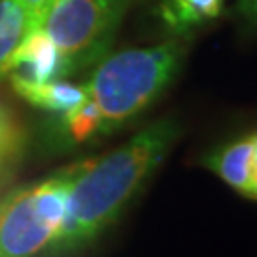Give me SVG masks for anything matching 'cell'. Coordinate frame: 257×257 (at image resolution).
I'll return each mask as SVG.
<instances>
[{
	"label": "cell",
	"instance_id": "1",
	"mask_svg": "<svg viewBox=\"0 0 257 257\" xmlns=\"http://www.w3.org/2000/svg\"><path fill=\"white\" fill-rule=\"evenodd\" d=\"M181 136V124L166 116L99 158H86L76 177L61 234L50 248L57 255L88 248L110 229L141 193Z\"/></svg>",
	"mask_w": 257,
	"mask_h": 257
},
{
	"label": "cell",
	"instance_id": "3",
	"mask_svg": "<svg viewBox=\"0 0 257 257\" xmlns=\"http://www.w3.org/2000/svg\"><path fill=\"white\" fill-rule=\"evenodd\" d=\"M132 0H55L42 29L63 54L69 73L101 61Z\"/></svg>",
	"mask_w": 257,
	"mask_h": 257
},
{
	"label": "cell",
	"instance_id": "9",
	"mask_svg": "<svg viewBox=\"0 0 257 257\" xmlns=\"http://www.w3.org/2000/svg\"><path fill=\"white\" fill-rule=\"evenodd\" d=\"M57 126L63 141L71 145H80L101 136V112L88 95V99L82 105L59 114Z\"/></svg>",
	"mask_w": 257,
	"mask_h": 257
},
{
	"label": "cell",
	"instance_id": "10",
	"mask_svg": "<svg viewBox=\"0 0 257 257\" xmlns=\"http://www.w3.org/2000/svg\"><path fill=\"white\" fill-rule=\"evenodd\" d=\"M225 0H164L162 19L174 31H187L208 19L217 18Z\"/></svg>",
	"mask_w": 257,
	"mask_h": 257
},
{
	"label": "cell",
	"instance_id": "4",
	"mask_svg": "<svg viewBox=\"0 0 257 257\" xmlns=\"http://www.w3.org/2000/svg\"><path fill=\"white\" fill-rule=\"evenodd\" d=\"M55 238V229L37 208L33 183L0 198V257H35Z\"/></svg>",
	"mask_w": 257,
	"mask_h": 257
},
{
	"label": "cell",
	"instance_id": "6",
	"mask_svg": "<svg viewBox=\"0 0 257 257\" xmlns=\"http://www.w3.org/2000/svg\"><path fill=\"white\" fill-rule=\"evenodd\" d=\"M10 80H12V88L21 99L31 103L33 107L50 110L55 114H63L88 99L86 84L65 82L61 78L48 80V82H33L18 73H12Z\"/></svg>",
	"mask_w": 257,
	"mask_h": 257
},
{
	"label": "cell",
	"instance_id": "8",
	"mask_svg": "<svg viewBox=\"0 0 257 257\" xmlns=\"http://www.w3.org/2000/svg\"><path fill=\"white\" fill-rule=\"evenodd\" d=\"M33 29L31 16L16 0H0V78L12 71L14 54Z\"/></svg>",
	"mask_w": 257,
	"mask_h": 257
},
{
	"label": "cell",
	"instance_id": "11",
	"mask_svg": "<svg viewBox=\"0 0 257 257\" xmlns=\"http://www.w3.org/2000/svg\"><path fill=\"white\" fill-rule=\"evenodd\" d=\"M27 132L14 110L0 103V183L8 177L23 156Z\"/></svg>",
	"mask_w": 257,
	"mask_h": 257
},
{
	"label": "cell",
	"instance_id": "12",
	"mask_svg": "<svg viewBox=\"0 0 257 257\" xmlns=\"http://www.w3.org/2000/svg\"><path fill=\"white\" fill-rule=\"evenodd\" d=\"M21 8L27 12L33 19V27H42V21L46 18L50 8L54 6L55 0H16Z\"/></svg>",
	"mask_w": 257,
	"mask_h": 257
},
{
	"label": "cell",
	"instance_id": "5",
	"mask_svg": "<svg viewBox=\"0 0 257 257\" xmlns=\"http://www.w3.org/2000/svg\"><path fill=\"white\" fill-rule=\"evenodd\" d=\"M10 73H18L33 82H48L69 74V69L54 40L44 29L37 27L21 40L12 59Z\"/></svg>",
	"mask_w": 257,
	"mask_h": 257
},
{
	"label": "cell",
	"instance_id": "2",
	"mask_svg": "<svg viewBox=\"0 0 257 257\" xmlns=\"http://www.w3.org/2000/svg\"><path fill=\"white\" fill-rule=\"evenodd\" d=\"M183 59L185 48L177 40L105 55L86 82L88 95L101 112V136L145 112L174 82Z\"/></svg>",
	"mask_w": 257,
	"mask_h": 257
},
{
	"label": "cell",
	"instance_id": "7",
	"mask_svg": "<svg viewBox=\"0 0 257 257\" xmlns=\"http://www.w3.org/2000/svg\"><path fill=\"white\" fill-rule=\"evenodd\" d=\"M204 166L236 193L251 198V136L215 149L213 153L204 156Z\"/></svg>",
	"mask_w": 257,
	"mask_h": 257
},
{
	"label": "cell",
	"instance_id": "14",
	"mask_svg": "<svg viewBox=\"0 0 257 257\" xmlns=\"http://www.w3.org/2000/svg\"><path fill=\"white\" fill-rule=\"evenodd\" d=\"M238 10L244 18L257 21V0H238Z\"/></svg>",
	"mask_w": 257,
	"mask_h": 257
},
{
	"label": "cell",
	"instance_id": "13",
	"mask_svg": "<svg viewBox=\"0 0 257 257\" xmlns=\"http://www.w3.org/2000/svg\"><path fill=\"white\" fill-rule=\"evenodd\" d=\"M251 183H253L251 200H257V134L251 136Z\"/></svg>",
	"mask_w": 257,
	"mask_h": 257
}]
</instances>
